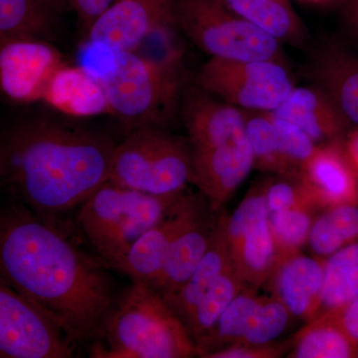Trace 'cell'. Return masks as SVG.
<instances>
[{"instance_id": "obj_1", "label": "cell", "mask_w": 358, "mask_h": 358, "mask_svg": "<svg viewBox=\"0 0 358 358\" xmlns=\"http://www.w3.org/2000/svg\"><path fill=\"white\" fill-rule=\"evenodd\" d=\"M108 268L20 200L2 205L0 280L48 313L76 348L100 341L121 294Z\"/></svg>"}, {"instance_id": "obj_2", "label": "cell", "mask_w": 358, "mask_h": 358, "mask_svg": "<svg viewBox=\"0 0 358 358\" xmlns=\"http://www.w3.org/2000/svg\"><path fill=\"white\" fill-rule=\"evenodd\" d=\"M115 145L103 134L52 122L21 124L2 138L1 187L47 225L108 182Z\"/></svg>"}, {"instance_id": "obj_3", "label": "cell", "mask_w": 358, "mask_h": 358, "mask_svg": "<svg viewBox=\"0 0 358 358\" xmlns=\"http://www.w3.org/2000/svg\"><path fill=\"white\" fill-rule=\"evenodd\" d=\"M183 122L192 152V183L220 206L255 167L244 110L200 88L190 92Z\"/></svg>"}, {"instance_id": "obj_4", "label": "cell", "mask_w": 358, "mask_h": 358, "mask_svg": "<svg viewBox=\"0 0 358 358\" xmlns=\"http://www.w3.org/2000/svg\"><path fill=\"white\" fill-rule=\"evenodd\" d=\"M93 358H187L197 355L183 322L152 287L133 282L122 289L89 348Z\"/></svg>"}, {"instance_id": "obj_5", "label": "cell", "mask_w": 358, "mask_h": 358, "mask_svg": "<svg viewBox=\"0 0 358 358\" xmlns=\"http://www.w3.org/2000/svg\"><path fill=\"white\" fill-rule=\"evenodd\" d=\"M182 193L157 196L108 181L79 207L78 227L96 255L117 271L131 247Z\"/></svg>"}, {"instance_id": "obj_6", "label": "cell", "mask_w": 358, "mask_h": 358, "mask_svg": "<svg viewBox=\"0 0 358 358\" xmlns=\"http://www.w3.org/2000/svg\"><path fill=\"white\" fill-rule=\"evenodd\" d=\"M181 69L182 66L160 62L136 51L114 52L113 65L100 76L110 115L129 131L162 126L176 107Z\"/></svg>"}, {"instance_id": "obj_7", "label": "cell", "mask_w": 358, "mask_h": 358, "mask_svg": "<svg viewBox=\"0 0 358 358\" xmlns=\"http://www.w3.org/2000/svg\"><path fill=\"white\" fill-rule=\"evenodd\" d=\"M193 162L188 138L160 127L129 131L115 145L109 182L138 192L166 196L185 192L192 183Z\"/></svg>"}, {"instance_id": "obj_8", "label": "cell", "mask_w": 358, "mask_h": 358, "mask_svg": "<svg viewBox=\"0 0 358 358\" xmlns=\"http://www.w3.org/2000/svg\"><path fill=\"white\" fill-rule=\"evenodd\" d=\"M181 32L210 58L284 63L281 42L215 0H178Z\"/></svg>"}, {"instance_id": "obj_9", "label": "cell", "mask_w": 358, "mask_h": 358, "mask_svg": "<svg viewBox=\"0 0 358 358\" xmlns=\"http://www.w3.org/2000/svg\"><path fill=\"white\" fill-rule=\"evenodd\" d=\"M200 88L241 110L273 112L294 89L284 63L210 58L200 68Z\"/></svg>"}, {"instance_id": "obj_10", "label": "cell", "mask_w": 358, "mask_h": 358, "mask_svg": "<svg viewBox=\"0 0 358 358\" xmlns=\"http://www.w3.org/2000/svg\"><path fill=\"white\" fill-rule=\"evenodd\" d=\"M76 348L48 313L0 280V357L71 358Z\"/></svg>"}, {"instance_id": "obj_11", "label": "cell", "mask_w": 358, "mask_h": 358, "mask_svg": "<svg viewBox=\"0 0 358 358\" xmlns=\"http://www.w3.org/2000/svg\"><path fill=\"white\" fill-rule=\"evenodd\" d=\"M266 188L267 183L251 188L234 213L226 218L233 268L253 289L270 279L279 263L268 220Z\"/></svg>"}, {"instance_id": "obj_12", "label": "cell", "mask_w": 358, "mask_h": 358, "mask_svg": "<svg viewBox=\"0 0 358 358\" xmlns=\"http://www.w3.org/2000/svg\"><path fill=\"white\" fill-rule=\"evenodd\" d=\"M179 27L178 0H117L92 24V44L113 52L136 51L155 33Z\"/></svg>"}, {"instance_id": "obj_13", "label": "cell", "mask_w": 358, "mask_h": 358, "mask_svg": "<svg viewBox=\"0 0 358 358\" xmlns=\"http://www.w3.org/2000/svg\"><path fill=\"white\" fill-rule=\"evenodd\" d=\"M0 45L2 92L16 102L42 100L52 78L65 65L62 54L43 40H13Z\"/></svg>"}, {"instance_id": "obj_14", "label": "cell", "mask_w": 358, "mask_h": 358, "mask_svg": "<svg viewBox=\"0 0 358 358\" xmlns=\"http://www.w3.org/2000/svg\"><path fill=\"white\" fill-rule=\"evenodd\" d=\"M203 193H182L167 209L162 219L140 237L129 250L117 267V272L129 275L131 282H141L155 289L167 255L176 238L205 199Z\"/></svg>"}, {"instance_id": "obj_15", "label": "cell", "mask_w": 358, "mask_h": 358, "mask_svg": "<svg viewBox=\"0 0 358 358\" xmlns=\"http://www.w3.org/2000/svg\"><path fill=\"white\" fill-rule=\"evenodd\" d=\"M300 176L317 207L358 203V173L343 141L319 145Z\"/></svg>"}, {"instance_id": "obj_16", "label": "cell", "mask_w": 358, "mask_h": 358, "mask_svg": "<svg viewBox=\"0 0 358 358\" xmlns=\"http://www.w3.org/2000/svg\"><path fill=\"white\" fill-rule=\"evenodd\" d=\"M219 208L205 197L192 220L174 240L155 287L162 298L176 293L199 265L215 230Z\"/></svg>"}, {"instance_id": "obj_17", "label": "cell", "mask_w": 358, "mask_h": 358, "mask_svg": "<svg viewBox=\"0 0 358 358\" xmlns=\"http://www.w3.org/2000/svg\"><path fill=\"white\" fill-rule=\"evenodd\" d=\"M308 73L348 122L358 127V52L338 42H329L313 53Z\"/></svg>"}, {"instance_id": "obj_18", "label": "cell", "mask_w": 358, "mask_h": 358, "mask_svg": "<svg viewBox=\"0 0 358 358\" xmlns=\"http://www.w3.org/2000/svg\"><path fill=\"white\" fill-rule=\"evenodd\" d=\"M324 279V259L296 253L282 259L268 280L275 298L308 322L319 308Z\"/></svg>"}, {"instance_id": "obj_19", "label": "cell", "mask_w": 358, "mask_h": 358, "mask_svg": "<svg viewBox=\"0 0 358 358\" xmlns=\"http://www.w3.org/2000/svg\"><path fill=\"white\" fill-rule=\"evenodd\" d=\"M273 113L303 129L317 145L343 141L350 122L319 87H294Z\"/></svg>"}, {"instance_id": "obj_20", "label": "cell", "mask_w": 358, "mask_h": 358, "mask_svg": "<svg viewBox=\"0 0 358 358\" xmlns=\"http://www.w3.org/2000/svg\"><path fill=\"white\" fill-rule=\"evenodd\" d=\"M42 100L71 117L110 115L100 77L82 66L65 64L61 67L52 78Z\"/></svg>"}, {"instance_id": "obj_21", "label": "cell", "mask_w": 358, "mask_h": 358, "mask_svg": "<svg viewBox=\"0 0 358 358\" xmlns=\"http://www.w3.org/2000/svg\"><path fill=\"white\" fill-rule=\"evenodd\" d=\"M226 218L227 216L225 214L219 212L210 244L199 265L176 293L164 299L183 324L220 275L232 265L229 243L226 235Z\"/></svg>"}, {"instance_id": "obj_22", "label": "cell", "mask_w": 358, "mask_h": 358, "mask_svg": "<svg viewBox=\"0 0 358 358\" xmlns=\"http://www.w3.org/2000/svg\"><path fill=\"white\" fill-rule=\"evenodd\" d=\"M60 2L61 0H0V42H52L58 34Z\"/></svg>"}, {"instance_id": "obj_23", "label": "cell", "mask_w": 358, "mask_h": 358, "mask_svg": "<svg viewBox=\"0 0 358 358\" xmlns=\"http://www.w3.org/2000/svg\"><path fill=\"white\" fill-rule=\"evenodd\" d=\"M281 43L305 48L308 30L289 0H215Z\"/></svg>"}, {"instance_id": "obj_24", "label": "cell", "mask_w": 358, "mask_h": 358, "mask_svg": "<svg viewBox=\"0 0 358 358\" xmlns=\"http://www.w3.org/2000/svg\"><path fill=\"white\" fill-rule=\"evenodd\" d=\"M357 294L358 239L324 260V286L313 320L338 315Z\"/></svg>"}, {"instance_id": "obj_25", "label": "cell", "mask_w": 358, "mask_h": 358, "mask_svg": "<svg viewBox=\"0 0 358 358\" xmlns=\"http://www.w3.org/2000/svg\"><path fill=\"white\" fill-rule=\"evenodd\" d=\"M288 357L357 358L358 345L334 315H320L308 322L293 339Z\"/></svg>"}, {"instance_id": "obj_26", "label": "cell", "mask_w": 358, "mask_h": 358, "mask_svg": "<svg viewBox=\"0 0 358 358\" xmlns=\"http://www.w3.org/2000/svg\"><path fill=\"white\" fill-rule=\"evenodd\" d=\"M261 300L262 296H257L255 289H243L231 301L215 326L194 341L197 355L204 357L208 353L240 343L250 317Z\"/></svg>"}, {"instance_id": "obj_27", "label": "cell", "mask_w": 358, "mask_h": 358, "mask_svg": "<svg viewBox=\"0 0 358 358\" xmlns=\"http://www.w3.org/2000/svg\"><path fill=\"white\" fill-rule=\"evenodd\" d=\"M358 239V203L329 207L315 218L308 245L320 258L329 257Z\"/></svg>"}, {"instance_id": "obj_28", "label": "cell", "mask_w": 358, "mask_h": 358, "mask_svg": "<svg viewBox=\"0 0 358 358\" xmlns=\"http://www.w3.org/2000/svg\"><path fill=\"white\" fill-rule=\"evenodd\" d=\"M247 288L232 265L226 268L186 320L185 326L193 341L208 333L231 301Z\"/></svg>"}, {"instance_id": "obj_29", "label": "cell", "mask_w": 358, "mask_h": 358, "mask_svg": "<svg viewBox=\"0 0 358 358\" xmlns=\"http://www.w3.org/2000/svg\"><path fill=\"white\" fill-rule=\"evenodd\" d=\"M243 110L256 169L278 176H298L280 150L277 133L268 112Z\"/></svg>"}, {"instance_id": "obj_30", "label": "cell", "mask_w": 358, "mask_h": 358, "mask_svg": "<svg viewBox=\"0 0 358 358\" xmlns=\"http://www.w3.org/2000/svg\"><path fill=\"white\" fill-rule=\"evenodd\" d=\"M315 207H296L281 213L268 214L271 231L274 237L279 262L286 257L300 253L308 242Z\"/></svg>"}, {"instance_id": "obj_31", "label": "cell", "mask_w": 358, "mask_h": 358, "mask_svg": "<svg viewBox=\"0 0 358 358\" xmlns=\"http://www.w3.org/2000/svg\"><path fill=\"white\" fill-rule=\"evenodd\" d=\"M291 313L277 298H262L236 345H268L284 333Z\"/></svg>"}, {"instance_id": "obj_32", "label": "cell", "mask_w": 358, "mask_h": 358, "mask_svg": "<svg viewBox=\"0 0 358 358\" xmlns=\"http://www.w3.org/2000/svg\"><path fill=\"white\" fill-rule=\"evenodd\" d=\"M274 124L280 150L294 173L301 174V169L312 159L319 145L315 143L303 129L293 122L268 112Z\"/></svg>"}, {"instance_id": "obj_33", "label": "cell", "mask_w": 358, "mask_h": 358, "mask_svg": "<svg viewBox=\"0 0 358 358\" xmlns=\"http://www.w3.org/2000/svg\"><path fill=\"white\" fill-rule=\"evenodd\" d=\"M279 176L281 178L267 182L266 199L268 214L281 213L296 207L313 206L317 208L300 174Z\"/></svg>"}, {"instance_id": "obj_34", "label": "cell", "mask_w": 358, "mask_h": 358, "mask_svg": "<svg viewBox=\"0 0 358 358\" xmlns=\"http://www.w3.org/2000/svg\"><path fill=\"white\" fill-rule=\"evenodd\" d=\"M293 345L292 343H268V345H234L208 353L204 358H275L282 357Z\"/></svg>"}, {"instance_id": "obj_35", "label": "cell", "mask_w": 358, "mask_h": 358, "mask_svg": "<svg viewBox=\"0 0 358 358\" xmlns=\"http://www.w3.org/2000/svg\"><path fill=\"white\" fill-rule=\"evenodd\" d=\"M117 0H70L85 31Z\"/></svg>"}, {"instance_id": "obj_36", "label": "cell", "mask_w": 358, "mask_h": 358, "mask_svg": "<svg viewBox=\"0 0 358 358\" xmlns=\"http://www.w3.org/2000/svg\"><path fill=\"white\" fill-rule=\"evenodd\" d=\"M334 317H336L345 333L358 345V294Z\"/></svg>"}, {"instance_id": "obj_37", "label": "cell", "mask_w": 358, "mask_h": 358, "mask_svg": "<svg viewBox=\"0 0 358 358\" xmlns=\"http://www.w3.org/2000/svg\"><path fill=\"white\" fill-rule=\"evenodd\" d=\"M343 20L348 29L358 39V0H345Z\"/></svg>"}, {"instance_id": "obj_38", "label": "cell", "mask_w": 358, "mask_h": 358, "mask_svg": "<svg viewBox=\"0 0 358 358\" xmlns=\"http://www.w3.org/2000/svg\"><path fill=\"white\" fill-rule=\"evenodd\" d=\"M346 155L358 173V127L348 134L345 141Z\"/></svg>"}, {"instance_id": "obj_39", "label": "cell", "mask_w": 358, "mask_h": 358, "mask_svg": "<svg viewBox=\"0 0 358 358\" xmlns=\"http://www.w3.org/2000/svg\"><path fill=\"white\" fill-rule=\"evenodd\" d=\"M300 1L310 4H317V6H324V4H331L334 3V2H338L339 0H300Z\"/></svg>"}]
</instances>
